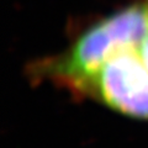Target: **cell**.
I'll list each match as a JSON object with an SVG mask.
<instances>
[{
  "label": "cell",
  "instance_id": "1",
  "mask_svg": "<svg viewBox=\"0 0 148 148\" xmlns=\"http://www.w3.org/2000/svg\"><path fill=\"white\" fill-rule=\"evenodd\" d=\"M147 32L148 0H141L96 21L62 53L32 64L31 74L72 90L115 54L138 48Z\"/></svg>",
  "mask_w": 148,
  "mask_h": 148
},
{
  "label": "cell",
  "instance_id": "2",
  "mask_svg": "<svg viewBox=\"0 0 148 148\" xmlns=\"http://www.w3.org/2000/svg\"><path fill=\"white\" fill-rule=\"evenodd\" d=\"M72 90L128 117L148 121V68L138 48L115 54Z\"/></svg>",
  "mask_w": 148,
  "mask_h": 148
},
{
  "label": "cell",
  "instance_id": "3",
  "mask_svg": "<svg viewBox=\"0 0 148 148\" xmlns=\"http://www.w3.org/2000/svg\"><path fill=\"white\" fill-rule=\"evenodd\" d=\"M138 52H140L141 57L143 59V62H145V64H146L147 68H148V32H147L146 37L143 38L141 46L138 47Z\"/></svg>",
  "mask_w": 148,
  "mask_h": 148
}]
</instances>
